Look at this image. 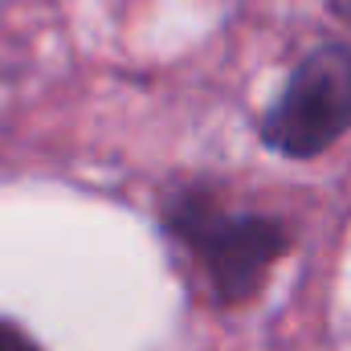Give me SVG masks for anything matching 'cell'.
Returning <instances> with one entry per match:
<instances>
[{
    "label": "cell",
    "mask_w": 351,
    "mask_h": 351,
    "mask_svg": "<svg viewBox=\"0 0 351 351\" xmlns=\"http://www.w3.org/2000/svg\"><path fill=\"white\" fill-rule=\"evenodd\" d=\"M0 351H41V348H37V339L29 331H21L12 319L0 315Z\"/></svg>",
    "instance_id": "3957f363"
},
{
    "label": "cell",
    "mask_w": 351,
    "mask_h": 351,
    "mask_svg": "<svg viewBox=\"0 0 351 351\" xmlns=\"http://www.w3.org/2000/svg\"><path fill=\"white\" fill-rule=\"evenodd\" d=\"M351 135V41L306 49L258 119V139L282 160H315Z\"/></svg>",
    "instance_id": "7a4b0ae2"
},
{
    "label": "cell",
    "mask_w": 351,
    "mask_h": 351,
    "mask_svg": "<svg viewBox=\"0 0 351 351\" xmlns=\"http://www.w3.org/2000/svg\"><path fill=\"white\" fill-rule=\"evenodd\" d=\"M164 233L200 269L217 306H245L258 298L269 269L290 245L278 217L225 204L213 188L188 184L160 200Z\"/></svg>",
    "instance_id": "6da1fadb"
},
{
    "label": "cell",
    "mask_w": 351,
    "mask_h": 351,
    "mask_svg": "<svg viewBox=\"0 0 351 351\" xmlns=\"http://www.w3.org/2000/svg\"><path fill=\"white\" fill-rule=\"evenodd\" d=\"M327 4V12L343 25V29H351V0H323Z\"/></svg>",
    "instance_id": "277c9868"
}]
</instances>
